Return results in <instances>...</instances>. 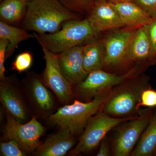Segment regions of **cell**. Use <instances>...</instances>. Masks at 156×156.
<instances>
[{
	"label": "cell",
	"mask_w": 156,
	"mask_h": 156,
	"mask_svg": "<svg viewBox=\"0 0 156 156\" xmlns=\"http://www.w3.org/2000/svg\"><path fill=\"white\" fill-rule=\"evenodd\" d=\"M0 101L6 113L18 122L25 123L33 117L21 83L15 76L6 77L0 82Z\"/></svg>",
	"instance_id": "30bf717a"
},
{
	"label": "cell",
	"mask_w": 156,
	"mask_h": 156,
	"mask_svg": "<svg viewBox=\"0 0 156 156\" xmlns=\"http://www.w3.org/2000/svg\"><path fill=\"white\" fill-rule=\"evenodd\" d=\"M110 92L97 95L88 102L75 100L71 104L65 105L50 115L48 121L68 129L73 136L82 134L90 119L101 111Z\"/></svg>",
	"instance_id": "3957f363"
},
{
	"label": "cell",
	"mask_w": 156,
	"mask_h": 156,
	"mask_svg": "<svg viewBox=\"0 0 156 156\" xmlns=\"http://www.w3.org/2000/svg\"><path fill=\"white\" fill-rule=\"evenodd\" d=\"M62 74L73 86L84 80L89 73L83 67V45H79L57 54Z\"/></svg>",
	"instance_id": "5bb4252c"
},
{
	"label": "cell",
	"mask_w": 156,
	"mask_h": 156,
	"mask_svg": "<svg viewBox=\"0 0 156 156\" xmlns=\"http://www.w3.org/2000/svg\"><path fill=\"white\" fill-rule=\"evenodd\" d=\"M95 38L83 45V67L89 73L102 69L104 65L105 51L103 43L96 41Z\"/></svg>",
	"instance_id": "ac0fdd59"
},
{
	"label": "cell",
	"mask_w": 156,
	"mask_h": 156,
	"mask_svg": "<svg viewBox=\"0 0 156 156\" xmlns=\"http://www.w3.org/2000/svg\"><path fill=\"white\" fill-rule=\"evenodd\" d=\"M105 1H106V0H105Z\"/></svg>",
	"instance_id": "d6a6232c"
},
{
	"label": "cell",
	"mask_w": 156,
	"mask_h": 156,
	"mask_svg": "<svg viewBox=\"0 0 156 156\" xmlns=\"http://www.w3.org/2000/svg\"><path fill=\"white\" fill-rule=\"evenodd\" d=\"M29 0H4L0 5L1 21L9 25L22 21Z\"/></svg>",
	"instance_id": "d6986e66"
},
{
	"label": "cell",
	"mask_w": 156,
	"mask_h": 156,
	"mask_svg": "<svg viewBox=\"0 0 156 156\" xmlns=\"http://www.w3.org/2000/svg\"><path fill=\"white\" fill-rule=\"evenodd\" d=\"M1 156H25L26 153L24 151L18 143L14 140H11L1 144Z\"/></svg>",
	"instance_id": "cb8c5ba5"
},
{
	"label": "cell",
	"mask_w": 156,
	"mask_h": 156,
	"mask_svg": "<svg viewBox=\"0 0 156 156\" xmlns=\"http://www.w3.org/2000/svg\"><path fill=\"white\" fill-rule=\"evenodd\" d=\"M33 57L30 52H22L17 55L12 63L11 69L21 73L26 71L32 65Z\"/></svg>",
	"instance_id": "603a6c76"
},
{
	"label": "cell",
	"mask_w": 156,
	"mask_h": 156,
	"mask_svg": "<svg viewBox=\"0 0 156 156\" xmlns=\"http://www.w3.org/2000/svg\"><path fill=\"white\" fill-rule=\"evenodd\" d=\"M153 155L156 156V148L154 152Z\"/></svg>",
	"instance_id": "4dcf8cb0"
},
{
	"label": "cell",
	"mask_w": 156,
	"mask_h": 156,
	"mask_svg": "<svg viewBox=\"0 0 156 156\" xmlns=\"http://www.w3.org/2000/svg\"><path fill=\"white\" fill-rule=\"evenodd\" d=\"M6 116L5 139L16 140L27 154L34 152L41 144L40 138L45 131L44 127L37 120V117L33 115L27 122L21 123L8 113Z\"/></svg>",
	"instance_id": "9c48e42d"
},
{
	"label": "cell",
	"mask_w": 156,
	"mask_h": 156,
	"mask_svg": "<svg viewBox=\"0 0 156 156\" xmlns=\"http://www.w3.org/2000/svg\"><path fill=\"white\" fill-rule=\"evenodd\" d=\"M98 34L86 19L67 20L54 33L34 34L41 46L58 54L95 38Z\"/></svg>",
	"instance_id": "277c9868"
},
{
	"label": "cell",
	"mask_w": 156,
	"mask_h": 156,
	"mask_svg": "<svg viewBox=\"0 0 156 156\" xmlns=\"http://www.w3.org/2000/svg\"><path fill=\"white\" fill-rule=\"evenodd\" d=\"M63 6L73 13L79 14L88 13L95 0H58Z\"/></svg>",
	"instance_id": "7402d4cb"
},
{
	"label": "cell",
	"mask_w": 156,
	"mask_h": 156,
	"mask_svg": "<svg viewBox=\"0 0 156 156\" xmlns=\"http://www.w3.org/2000/svg\"><path fill=\"white\" fill-rule=\"evenodd\" d=\"M110 155V146L106 136L101 142L100 149L97 154V156H109Z\"/></svg>",
	"instance_id": "f1b7e54d"
},
{
	"label": "cell",
	"mask_w": 156,
	"mask_h": 156,
	"mask_svg": "<svg viewBox=\"0 0 156 156\" xmlns=\"http://www.w3.org/2000/svg\"><path fill=\"white\" fill-rule=\"evenodd\" d=\"M0 1H1V2H2V1H4V0H0Z\"/></svg>",
	"instance_id": "1f68e13d"
},
{
	"label": "cell",
	"mask_w": 156,
	"mask_h": 156,
	"mask_svg": "<svg viewBox=\"0 0 156 156\" xmlns=\"http://www.w3.org/2000/svg\"><path fill=\"white\" fill-rule=\"evenodd\" d=\"M33 37H35L34 35L28 33L25 29L0 21V39L8 40L9 42L6 51V59L12 56L20 42Z\"/></svg>",
	"instance_id": "44dd1931"
},
{
	"label": "cell",
	"mask_w": 156,
	"mask_h": 156,
	"mask_svg": "<svg viewBox=\"0 0 156 156\" xmlns=\"http://www.w3.org/2000/svg\"><path fill=\"white\" fill-rule=\"evenodd\" d=\"M153 114L151 108L141 110L136 119L123 123L117 128L116 127L112 144L114 156L131 155Z\"/></svg>",
	"instance_id": "ba28073f"
},
{
	"label": "cell",
	"mask_w": 156,
	"mask_h": 156,
	"mask_svg": "<svg viewBox=\"0 0 156 156\" xmlns=\"http://www.w3.org/2000/svg\"><path fill=\"white\" fill-rule=\"evenodd\" d=\"M134 32L131 29L118 30L104 39L102 42L105 51L104 68H117L130 61L127 52Z\"/></svg>",
	"instance_id": "7c38bea8"
},
{
	"label": "cell",
	"mask_w": 156,
	"mask_h": 156,
	"mask_svg": "<svg viewBox=\"0 0 156 156\" xmlns=\"http://www.w3.org/2000/svg\"><path fill=\"white\" fill-rule=\"evenodd\" d=\"M149 87L144 75L128 79L112 89L101 111L116 118L138 115L142 92Z\"/></svg>",
	"instance_id": "7a4b0ae2"
},
{
	"label": "cell",
	"mask_w": 156,
	"mask_h": 156,
	"mask_svg": "<svg viewBox=\"0 0 156 156\" xmlns=\"http://www.w3.org/2000/svg\"><path fill=\"white\" fill-rule=\"evenodd\" d=\"M112 3L117 10L124 26L138 28L149 25L154 19L134 2Z\"/></svg>",
	"instance_id": "2e32d148"
},
{
	"label": "cell",
	"mask_w": 156,
	"mask_h": 156,
	"mask_svg": "<svg viewBox=\"0 0 156 156\" xmlns=\"http://www.w3.org/2000/svg\"><path fill=\"white\" fill-rule=\"evenodd\" d=\"M74 136L66 128H60L55 134L51 135L41 144L34 152L36 156H63L76 145Z\"/></svg>",
	"instance_id": "9a60e30c"
},
{
	"label": "cell",
	"mask_w": 156,
	"mask_h": 156,
	"mask_svg": "<svg viewBox=\"0 0 156 156\" xmlns=\"http://www.w3.org/2000/svg\"><path fill=\"white\" fill-rule=\"evenodd\" d=\"M108 1L112 2H133L134 0H108Z\"/></svg>",
	"instance_id": "f546056e"
},
{
	"label": "cell",
	"mask_w": 156,
	"mask_h": 156,
	"mask_svg": "<svg viewBox=\"0 0 156 156\" xmlns=\"http://www.w3.org/2000/svg\"><path fill=\"white\" fill-rule=\"evenodd\" d=\"M140 106L152 108L156 107V91L151 88H147L142 92Z\"/></svg>",
	"instance_id": "d4e9b609"
},
{
	"label": "cell",
	"mask_w": 156,
	"mask_h": 156,
	"mask_svg": "<svg viewBox=\"0 0 156 156\" xmlns=\"http://www.w3.org/2000/svg\"><path fill=\"white\" fill-rule=\"evenodd\" d=\"M87 19L98 34L124 27L112 3L105 0H95Z\"/></svg>",
	"instance_id": "4fadbf2b"
},
{
	"label": "cell",
	"mask_w": 156,
	"mask_h": 156,
	"mask_svg": "<svg viewBox=\"0 0 156 156\" xmlns=\"http://www.w3.org/2000/svg\"><path fill=\"white\" fill-rule=\"evenodd\" d=\"M8 40L0 39V80H1L5 78V62L6 59V51L9 45Z\"/></svg>",
	"instance_id": "484cf974"
},
{
	"label": "cell",
	"mask_w": 156,
	"mask_h": 156,
	"mask_svg": "<svg viewBox=\"0 0 156 156\" xmlns=\"http://www.w3.org/2000/svg\"><path fill=\"white\" fill-rule=\"evenodd\" d=\"M136 75L135 69L120 75L98 70L89 73L83 81L73 86V91L75 96L89 101L97 95L110 92L117 85Z\"/></svg>",
	"instance_id": "52a82bcc"
},
{
	"label": "cell",
	"mask_w": 156,
	"mask_h": 156,
	"mask_svg": "<svg viewBox=\"0 0 156 156\" xmlns=\"http://www.w3.org/2000/svg\"><path fill=\"white\" fill-rule=\"evenodd\" d=\"M138 116L116 118L103 112H99L89 120L79 142L69 154L75 156L89 152L98 145L109 131L122 123L136 119Z\"/></svg>",
	"instance_id": "5b68a950"
},
{
	"label": "cell",
	"mask_w": 156,
	"mask_h": 156,
	"mask_svg": "<svg viewBox=\"0 0 156 156\" xmlns=\"http://www.w3.org/2000/svg\"><path fill=\"white\" fill-rule=\"evenodd\" d=\"M132 2L136 3L154 18L156 17V0H134Z\"/></svg>",
	"instance_id": "83f0119b"
},
{
	"label": "cell",
	"mask_w": 156,
	"mask_h": 156,
	"mask_svg": "<svg viewBox=\"0 0 156 156\" xmlns=\"http://www.w3.org/2000/svg\"><path fill=\"white\" fill-rule=\"evenodd\" d=\"M137 29L129 43L127 56L130 61L140 62L151 58V46L147 25Z\"/></svg>",
	"instance_id": "e0dca14e"
},
{
	"label": "cell",
	"mask_w": 156,
	"mask_h": 156,
	"mask_svg": "<svg viewBox=\"0 0 156 156\" xmlns=\"http://www.w3.org/2000/svg\"><path fill=\"white\" fill-rule=\"evenodd\" d=\"M20 83L33 115L48 119L53 113L55 102L41 76L34 72H28Z\"/></svg>",
	"instance_id": "8992f818"
},
{
	"label": "cell",
	"mask_w": 156,
	"mask_h": 156,
	"mask_svg": "<svg viewBox=\"0 0 156 156\" xmlns=\"http://www.w3.org/2000/svg\"><path fill=\"white\" fill-rule=\"evenodd\" d=\"M58 0H29L21 27L39 34L58 31L67 20H81Z\"/></svg>",
	"instance_id": "6da1fadb"
},
{
	"label": "cell",
	"mask_w": 156,
	"mask_h": 156,
	"mask_svg": "<svg viewBox=\"0 0 156 156\" xmlns=\"http://www.w3.org/2000/svg\"><path fill=\"white\" fill-rule=\"evenodd\" d=\"M46 62L41 77L46 86L54 93L59 102L63 105L69 104L75 97L73 86L62 74L57 54L41 46Z\"/></svg>",
	"instance_id": "8fae6325"
},
{
	"label": "cell",
	"mask_w": 156,
	"mask_h": 156,
	"mask_svg": "<svg viewBox=\"0 0 156 156\" xmlns=\"http://www.w3.org/2000/svg\"><path fill=\"white\" fill-rule=\"evenodd\" d=\"M148 34L151 46V58L156 55V17L147 25Z\"/></svg>",
	"instance_id": "4316f807"
},
{
	"label": "cell",
	"mask_w": 156,
	"mask_h": 156,
	"mask_svg": "<svg viewBox=\"0 0 156 156\" xmlns=\"http://www.w3.org/2000/svg\"><path fill=\"white\" fill-rule=\"evenodd\" d=\"M156 148V111L130 156L153 155Z\"/></svg>",
	"instance_id": "ffe728a7"
}]
</instances>
